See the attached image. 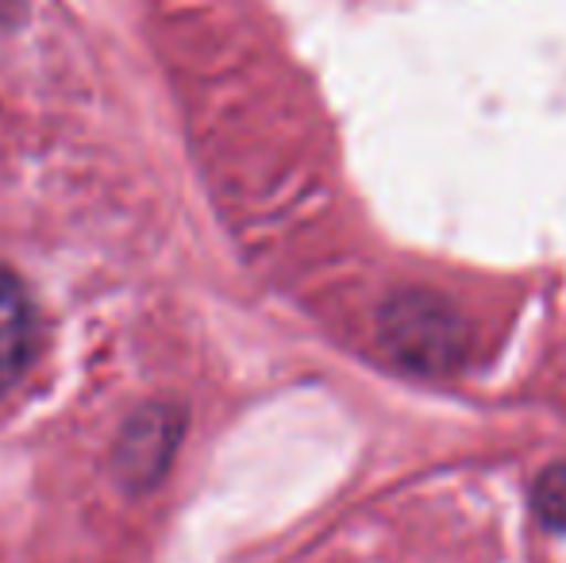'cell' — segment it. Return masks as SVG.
<instances>
[{"mask_svg": "<svg viewBox=\"0 0 566 563\" xmlns=\"http://www.w3.org/2000/svg\"><path fill=\"white\" fill-rule=\"evenodd\" d=\"M532 510L555 533H566V459L552 463L532 487Z\"/></svg>", "mask_w": 566, "mask_h": 563, "instance_id": "obj_4", "label": "cell"}, {"mask_svg": "<svg viewBox=\"0 0 566 563\" xmlns=\"http://www.w3.org/2000/svg\"><path fill=\"white\" fill-rule=\"evenodd\" d=\"M31 359V301L20 279L0 267V394L23 375Z\"/></svg>", "mask_w": 566, "mask_h": 563, "instance_id": "obj_2", "label": "cell"}, {"mask_svg": "<svg viewBox=\"0 0 566 563\" xmlns=\"http://www.w3.org/2000/svg\"><path fill=\"white\" fill-rule=\"evenodd\" d=\"M174 444H178V421L150 409L124 432V448H119V471L127 482H155L163 475L166 459H170Z\"/></svg>", "mask_w": 566, "mask_h": 563, "instance_id": "obj_3", "label": "cell"}, {"mask_svg": "<svg viewBox=\"0 0 566 563\" xmlns=\"http://www.w3.org/2000/svg\"><path fill=\"white\" fill-rule=\"evenodd\" d=\"M378 344L401 371L454 375L470 355V324L432 290H401L378 309Z\"/></svg>", "mask_w": 566, "mask_h": 563, "instance_id": "obj_1", "label": "cell"}]
</instances>
